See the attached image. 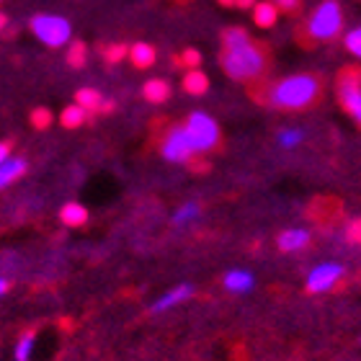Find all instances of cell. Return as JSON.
<instances>
[{
  "label": "cell",
  "instance_id": "obj_1",
  "mask_svg": "<svg viewBox=\"0 0 361 361\" xmlns=\"http://www.w3.org/2000/svg\"><path fill=\"white\" fill-rule=\"evenodd\" d=\"M222 68L233 80H253L264 75L266 54L261 47L253 44L248 31L227 29L222 34Z\"/></svg>",
  "mask_w": 361,
  "mask_h": 361
},
{
  "label": "cell",
  "instance_id": "obj_2",
  "mask_svg": "<svg viewBox=\"0 0 361 361\" xmlns=\"http://www.w3.org/2000/svg\"><path fill=\"white\" fill-rule=\"evenodd\" d=\"M320 96V80L315 75H289L269 88L266 98L271 106L286 109V111H300L312 106Z\"/></svg>",
  "mask_w": 361,
  "mask_h": 361
},
{
  "label": "cell",
  "instance_id": "obj_3",
  "mask_svg": "<svg viewBox=\"0 0 361 361\" xmlns=\"http://www.w3.org/2000/svg\"><path fill=\"white\" fill-rule=\"evenodd\" d=\"M186 132L188 140L194 145L196 155H209L212 150H217L219 145V127L217 121L212 119L209 114L194 111L186 121Z\"/></svg>",
  "mask_w": 361,
  "mask_h": 361
},
{
  "label": "cell",
  "instance_id": "obj_4",
  "mask_svg": "<svg viewBox=\"0 0 361 361\" xmlns=\"http://www.w3.org/2000/svg\"><path fill=\"white\" fill-rule=\"evenodd\" d=\"M341 26H343V13H341V6L336 0H325L317 6V11L310 16L307 31L312 39H320V42H328V39L338 37Z\"/></svg>",
  "mask_w": 361,
  "mask_h": 361
},
{
  "label": "cell",
  "instance_id": "obj_5",
  "mask_svg": "<svg viewBox=\"0 0 361 361\" xmlns=\"http://www.w3.org/2000/svg\"><path fill=\"white\" fill-rule=\"evenodd\" d=\"M31 31L39 42H44L47 47H65L73 37V26L68 18L52 13H42L31 18Z\"/></svg>",
  "mask_w": 361,
  "mask_h": 361
},
{
  "label": "cell",
  "instance_id": "obj_6",
  "mask_svg": "<svg viewBox=\"0 0 361 361\" xmlns=\"http://www.w3.org/2000/svg\"><path fill=\"white\" fill-rule=\"evenodd\" d=\"M160 152L168 163H188L194 158L196 152L191 140H188L186 124H176V127L168 129L166 137H163V145H160Z\"/></svg>",
  "mask_w": 361,
  "mask_h": 361
},
{
  "label": "cell",
  "instance_id": "obj_7",
  "mask_svg": "<svg viewBox=\"0 0 361 361\" xmlns=\"http://www.w3.org/2000/svg\"><path fill=\"white\" fill-rule=\"evenodd\" d=\"M338 96L341 104L351 116L361 124V73L346 70L338 80Z\"/></svg>",
  "mask_w": 361,
  "mask_h": 361
},
{
  "label": "cell",
  "instance_id": "obj_8",
  "mask_svg": "<svg viewBox=\"0 0 361 361\" xmlns=\"http://www.w3.org/2000/svg\"><path fill=\"white\" fill-rule=\"evenodd\" d=\"M341 276H343V266L341 264L317 266V269L307 276V292H312V294L328 292V289H333V286L338 284Z\"/></svg>",
  "mask_w": 361,
  "mask_h": 361
},
{
  "label": "cell",
  "instance_id": "obj_9",
  "mask_svg": "<svg viewBox=\"0 0 361 361\" xmlns=\"http://www.w3.org/2000/svg\"><path fill=\"white\" fill-rule=\"evenodd\" d=\"M194 297V286L191 284H180L176 286V289H171V292H166L163 297H160L155 305L150 307L152 315H158V312H168V310H173L176 305H180V302H186Z\"/></svg>",
  "mask_w": 361,
  "mask_h": 361
},
{
  "label": "cell",
  "instance_id": "obj_10",
  "mask_svg": "<svg viewBox=\"0 0 361 361\" xmlns=\"http://www.w3.org/2000/svg\"><path fill=\"white\" fill-rule=\"evenodd\" d=\"M75 104H80L85 109V111H111V101H106L98 90L93 88H80L78 90V96H75Z\"/></svg>",
  "mask_w": 361,
  "mask_h": 361
},
{
  "label": "cell",
  "instance_id": "obj_11",
  "mask_svg": "<svg viewBox=\"0 0 361 361\" xmlns=\"http://www.w3.org/2000/svg\"><path fill=\"white\" fill-rule=\"evenodd\" d=\"M310 243V233L307 230H286V233L279 235V250H284V253H294V250H302L307 248Z\"/></svg>",
  "mask_w": 361,
  "mask_h": 361
},
{
  "label": "cell",
  "instance_id": "obj_12",
  "mask_svg": "<svg viewBox=\"0 0 361 361\" xmlns=\"http://www.w3.org/2000/svg\"><path fill=\"white\" fill-rule=\"evenodd\" d=\"M26 158H8L3 166H0V191L6 186H11L13 180H18L23 173H26Z\"/></svg>",
  "mask_w": 361,
  "mask_h": 361
},
{
  "label": "cell",
  "instance_id": "obj_13",
  "mask_svg": "<svg viewBox=\"0 0 361 361\" xmlns=\"http://www.w3.org/2000/svg\"><path fill=\"white\" fill-rule=\"evenodd\" d=\"M253 274H248V271H240V269H235L230 271V274H225V289L227 292H233V294H245L253 289Z\"/></svg>",
  "mask_w": 361,
  "mask_h": 361
},
{
  "label": "cell",
  "instance_id": "obj_14",
  "mask_svg": "<svg viewBox=\"0 0 361 361\" xmlns=\"http://www.w3.org/2000/svg\"><path fill=\"white\" fill-rule=\"evenodd\" d=\"M279 18V8L271 3V0H264V3H256L253 6V21H256V26H261V29H271L274 23H276Z\"/></svg>",
  "mask_w": 361,
  "mask_h": 361
},
{
  "label": "cell",
  "instance_id": "obj_15",
  "mask_svg": "<svg viewBox=\"0 0 361 361\" xmlns=\"http://www.w3.org/2000/svg\"><path fill=\"white\" fill-rule=\"evenodd\" d=\"M207 88H209V78L204 75L202 70H188L183 75V90L188 96H204Z\"/></svg>",
  "mask_w": 361,
  "mask_h": 361
},
{
  "label": "cell",
  "instance_id": "obj_16",
  "mask_svg": "<svg viewBox=\"0 0 361 361\" xmlns=\"http://www.w3.org/2000/svg\"><path fill=\"white\" fill-rule=\"evenodd\" d=\"M60 219L68 227H80V225H85V219H88V212H85V207H80L78 202H70V204H65V207L60 209Z\"/></svg>",
  "mask_w": 361,
  "mask_h": 361
},
{
  "label": "cell",
  "instance_id": "obj_17",
  "mask_svg": "<svg viewBox=\"0 0 361 361\" xmlns=\"http://www.w3.org/2000/svg\"><path fill=\"white\" fill-rule=\"evenodd\" d=\"M142 96L150 101V104H163V101H168V96H171V85L166 83V80H147V83L142 85Z\"/></svg>",
  "mask_w": 361,
  "mask_h": 361
},
{
  "label": "cell",
  "instance_id": "obj_18",
  "mask_svg": "<svg viewBox=\"0 0 361 361\" xmlns=\"http://www.w3.org/2000/svg\"><path fill=\"white\" fill-rule=\"evenodd\" d=\"M129 60H132V65L140 70L150 68L152 62H155V49H152L150 44L140 42V44H135L132 49H129Z\"/></svg>",
  "mask_w": 361,
  "mask_h": 361
},
{
  "label": "cell",
  "instance_id": "obj_19",
  "mask_svg": "<svg viewBox=\"0 0 361 361\" xmlns=\"http://www.w3.org/2000/svg\"><path fill=\"white\" fill-rule=\"evenodd\" d=\"M85 116H88V111H85L83 106L73 104L60 114V124H62V127H68V129H78L85 121Z\"/></svg>",
  "mask_w": 361,
  "mask_h": 361
},
{
  "label": "cell",
  "instance_id": "obj_20",
  "mask_svg": "<svg viewBox=\"0 0 361 361\" xmlns=\"http://www.w3.org/2000/svg\"><path fill=\"white\" fill-rule=\"evenodd\" d=\"M85 57H88V49H85L83 42H73L68 47V65L70 68H83Z\"/></svg>",
  "mask_w": 361,
  "mask_h": 361
},
{
  "label": "cell",
  "instance_id": "obj_21",
  "mask_svg": "<svg viewBox=\"0 0 361 361\" xmlns=\"http://www.w3.org/2000/svg\"><path fill=\"white\" fill-rule=\"evenodd\" d=\"M199 214H202V207H199V204H194V202H188V204H183L180 209H176L173 222H176V225H183V222H194Z\"/></svg>",
  "mask_w": 361,
  "mask_h": 361
},
{
  "label": "cell",
  "instance_id": "obj_22",
  "mask_svg": "<svg viewBox=\"0 0 361 361\" xmlns=\"http://www.w3.org/2000/svg\"><path fill=\"white\" fill-rule=\"evenodd\" d=\"M34 333H23L21 338H18V346H16V361H29L31 359V351H34Z\"/></svg>",
  "mask_w": 361,
  "mask_h": 361
},
{
  "label": "cell",
  "instance_id": "obj_23",
  "mask_svg": "<svg viewBox=\"0 0 361 361\" xmlns=\"http://www.w3.org/2000/svg\"><path fill=\"white\" fill-rule=\"evenodd\" d=\"M302 132L300 129H284V132H279V145L284 147V150H292V147H297V145L302 142Z\"/></svg>",
  "mask_w": 361,
  "mask_h": 361
},
{
  "label": "cell",
  "instance_id": "obj_24",
  "mask_svg": "<svg viewBox=\"0 0 361 361\" xmlns=\"http://www.w3.org/2000/svg\"><path fill=\"white\" fill-rule=\"evenodd\" d=\"M346 49L354 54V57H359L361 60V26L346 34Z\"/></svg>",
  "mask_w": 361,
  "mask_h": 361
},
{
  "label": "cell",
  "instance_id": "obj_25",
  "mask_svg": "<svg viewBox=\"0 0 361 361\" xmlns=\"http://www.w3.org/2000/svg\"><path fill=\"white\" fill-rule=\"evenodd\" d=\"M129 54V49L124 44H111V47H106L104 49V57H106V62H121L124 57Z\"/></svg>",
  "mask_w": 361,
  "mask_h": 361
},
{
  "label": "cell",
  "instance_id": "obj_26",
  "mask_svg": "<svg viewBox=\"0 0 361 361\" xmlns=\"http://www.w3.org/2000/svg\"><path fill=\"white\" fill-rule=\"evenodd\" d=\"M31 124L37 129H47L49 124H52V114L47 111V109H34V114H31Z\"/></svg>",
  "mask_w": 361,
  "mask_h": 361
},
{
  "label": "cell",
  "instance_id": "obj_27",
  "mask_svg": "<svg viewBox=\"0 0 361 361\" xmlns=\"http://www.w3.org/2000/svg\"><path fill=\"white\" fill-rule=\"evenodd\" d=\"M180 62H183L188 70H196L199 65H202V54L196 52V49H186V52L180 54Z\"/></svg>",
  "mask_w": 361,
  "mask_h": 361
},
{
  "label": "cell",
  "instance_id": "obj_28",
  "mask_svg": "<svg viewBox=\"0 0 361 361\" xmlns=\"http://www.w3.org/2000/svg\"><path fill=\"white\" fill-rule=\"evenodd\" d=\"M346 238H348L351 243H356V245H361V219H354V222L348 225Z\"/></svg>",
  "mask_w": 361,
  "mask_h": 361
},
{
  "label": "cell",
  "instance_id": "obj_29",
  "mask_svg": "<svg viewBox=\"0 0 361 361\" xmlns=\"http://www.w3.org/2000/svg\"><path fill=\"white\" fill-rule=\"evenodd\" d=\"M276 8H281V11H294V8L300 6V0H271Z\"/></svg>",
  "mask_w": 361,
  "mask_h": 361
},
{
  "label": "cell",
  "instance_id": "obj_30",
  "mask_svg": "<svg viewBox=\"0 0 361 361\" xmlns=\"http://www.w3.org/2000/svg\"><path fill=\"white\" fill-rule=\"evenodd\" d=\"M8 152H11V145H8V142H0V166H3V163H6V160L11 158Z\"/></svg>",
  "mask_w": 361,
  "mask_h": 361
},
{
  "label": "cell",
  "instance_id": "obj_31",
  "mask_svg": "<svg viewBox=\"0 0 361 361\" xmlns=\"http://www.w3.org/2000/svg\"><path fill=\"white\" fill-rule=\"evenodd\" d=\"M256 3H258V0H235V6H238V8H253Z\"/></svg>",
  "mask_w": 361,
  "mask_h": 361
},
{
  "label": "cell",
  "instance_id": "obj_32",
  "mask_svg": "<svg viewBox=\"0 0 361 361\" xmlns=\"http://www.w3.org/2000/svg\"><path fill=\"white\" fill-rule=\"evenodd\" d=\"M8 286H11V284H8L6 279H0V297H3V294L8 292Z\"/></svg>",
  "mask_w": 361,
  "mask_h": 361
},
{
  "label": "cell",
  "instance_id": "obj_33",
  "mask_svg": "<svg viewBox=\"0 0 361 361\" xmlns=\"http://www.w3.org/2000/svg\"><path fill=\"white\" fill-rule=\"evenodd\" d=\"M6 23H8V18L3 13H0V31H3V26H6Z\"/></svg>",
  "mask_w": 361,
  "mask_h": 361
},
{
  "label": "cell",
  "instance_id": "obj_34",
  "mask_svg": "<svg viewBox=\"0 0 361 361\" xmlns=\"http://www.w3.org/2000/svg\"><path fill=\"white\" fill-rule=\"evenodd\" d=\"M219 3H225V6H235V0H219Z\"/></svg>",
  "mask_w": 361,
  "mask_h": 361
}]
</instances>
